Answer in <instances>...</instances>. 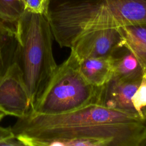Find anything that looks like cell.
<instances>
[{
	"label": "cell",
	"instance_id": "8",
	"mask_svg": "<svg viewBox=\"0 0 146 146\" xmlns=\"http://www.w3.org/2000/svg\"><path fill=\"white\" fill-rule=\"evenodd\" d=\"M117 29L146 25V0H105Z\"/></svg>",
	"mask_w": 146,
	"mask_h": 146
},
{
	"label": "cell",
	"instance_id": "1",
	"mask_svg": "<svg viewBox=\"0 0 146 146\" xmlns=\"http://www.w3.org/2000/svg\"><path fill=\"white\" fill-rule=\"evenodd\" d=\"M11 128L25 146H141L146 137L144 121L98 103L58 114L31 111Z\"/></svg>",
	"mask_w": 146,
	"mask_h": 146
},
{
	"label": "cell",
	"instance_id": "9",
	"mask_svg": "<svg viewBox=\"0 0 146 146\" xmlns=\"http://www.w3.org/2000/svg\"><path fill=\"white\" fill-rule=\"evenodd\" d=\"M78 63L83 77L95 87H102L113 76V66L111 56L87 58L78 60Z\"/></svg>",
	"mask_w": 146,
	"mask_h": 146
},
{
	"label": "cell",
	"instance_id": "16",
	"mask_svg": "<svg viewBox=\"0 0 146 146\" xmlns=\"http://www.w3.org/2000/svg\"><path fill=\"white\" fill-rule=\"evenodd\" d=\"M7 115L3 112V111H2V110H0V121H1V120L5 116H6Z\"/></svg>",
	"mask_w": 146,
	"mask_h": 146
},
{
	"label": "cell",
	"instance_id": "12",
	"mask_svg": "<svg viewBox=\"0 0 146 146\" xmlns=\"http://www.w3.org/2000/svg\"><path fill=\"white\" fill-rule=\"evenodd\" d=\"M122 44L136 56L146 71V25H135L117 28Z\"/></svg>",
	"mask_w": 146,
	"mask_h": 146
},
{
	"label": "cell",
	"instance_id": "2",
	"mask_svg": "<svg viewBox=\"0 0 146 146\" xmlns=\"http://www.w3.org/2000/svg\"><path fill=\"white\" fill-rule=\"evenodd\" d=\"M15 29L18 39L15 63L22 72L33 110L58 66L52 52L54 37L43 14L25 11Z\"/></svg>",
	"mask_w": 146,
	"mask_h": 146
},
{
	"label": "cell",
	"instance_id": "11",
	"mask_svg": "<svg viewBox=\"0 0 146 146\" xmlns=\"http://www.w3.org/2000/svg\"><path fill=\"white\" fill-rule=\"evenodd\" d=\"M17 48L15 27L0 20V82L16 62Z\"/></svg>",
	"mask_w": 146,
	"mask_h": 146
},
{
	"label": "cell",
	"instance_id": "10",
	"mask_svg": "<svg viewBox=\"0 0 146 146\" xmlns=\"http://www.w3.org/2000/svg\"><path fill=\"white\" fill-rule=\"evenodd\" d=\"M113 61V76L122 80L141 77L145 71L133 54L124 45L118 47L111 55Z\"/></svg>",
	"mask_w": 146,
	"mask_h": 146
},
{
	"label": "cell",
	"instance_id": "17",
	"mask_svg": "<svg viewBox=\"0 0 146 146\" xmlns=\"http://www.w3.org/2000/svg\"><path fill=\"white\" fill-rule=\"evenodd\" d=\"M141 146H146V137H145L144 140L143 141V143L141 144Z\"/></svg>",
	"mask_w": 146,
	"mask_h": 146
},
{
	"label": "cell",
	"instance_id": "5",
	"mask_svg": "<svg viewBox=\"0 0 146 146\" xmlns=\"http://www.w3.org/2000/svg\"><path fill=\"white\" fill-rule=\"evenodd\" d=\"M97 103L136 116L146 123V71L139 78H112L100 87Z\"/></svg>",
	"mask_w": 146,
	"mask_h": 146
},
{
	"label": "cell",
	"instance_id": "14",
	"mask_svg": "<svg viewBox=\"0 0 146 146\" xmlns=\"http://www.w3.org/2000/svg\"><path fill=\"white\" fill-rule=\"evenodd\" d=\"M24 10L47 16L50 0H22Z\"/></svg>",
	"mask_w": 146,
	"mask_h": 146
},
{
	"label": "cell",
	"instance_id": "3",
	"mask_svg": "<svg viewBox=\"0 0 146 146\" xmlns=\"http://www.w3.org/2000/svg\"><path fill=\"white\" fill-rule=\"evenodd\" d=\"M46 17L60 47L70 48L78 38L92 31L117 29L105 0H54Z\"/></svg>",
	"mask_w": 146,
	"mask_h": 146
},
{
	"label": "cell",
	"instance_id": "7",
	"mask_svg": "<svg viewBox=\"0 0 146 146\" xmlns=\"http://www.w3.org/2000/svg\"><path fill=\"white\" fill-rule=\"evenodd\" d=\"M117 29L111 28L90 31L80 36L71 45V52L78 60L107 57L122 45Z\"/></svg>",
	"mask_w": 146,
	"mask_h": 146
},
{
	"label": "cell",
	"instance_id": "4",
	"mask_svg": "<svg viewBox=\"0 0 146 146\" xmlns=\"http://www.w3.org/2000/svg\"><path fill=\"white\" fill-rule=\"evenodd\" d=\"M100 88L85 79L79 70L77 58L71 52L67 59L58 65L47 87L31 111L58 114L97 103Z\"/></svg>",
	"mask_w": 146,
	"mask_h": 146
},
{
	"label": "cell",
	"instance_id": "15",
	"mask_svg": "<svg viewBox=\"0 0 146 146\" xmlns=\"http://www.w3.org/2000/svg\"><path fill=\"white\" fill-rule=\"evenodd\" d=\"M25 146L15 135L11 128L0 127V146Z\"/></svg>",
	"mask_w": 146,
	"mask_h": 146
},
{
	"label": "cell",
	"instance_id": "6",
	"mask_svg": "<svg viewBox=\"0 0 146 146\" xmlns=\"http://www.w3.org/2000/svg\"><path fill=\"white\" fill-rule=\"evenodd\" d=\"M0 110L18 118L27 115L31 104L22 72L15 63L0 82Z\"/></svg>",
	"mask_w": 146,
	"mask_h": 146
},
{
	"label": "cell",
	"instance_id": "13",
	"mask_svg": "<svg viewBox=\"0 0 146 146\" xmlns=\"http://www.w3.org/2000/svg\"><path fill=\"white\" fill-rule=\"evenodd\" d=\"M24 11L21 0H0V20L8 25L15 27Z\"/></svg>",
	"mask_w": 146,
	"mask_h": 146
},
{
	"label": "cell",
	"instance_id": "18",
	"mask_svg": "<svg viewBox=\"0 0 146 146\" xmlns=\"http://www.w3.org/2000/svg\"><path fill=\"white\" fill-rule=\"evenodd\" d=\"M21 1H22V0H21Z\"/></svg>",
	"mask_w": 146,
	"mask_h": 146
}]
</instances>
